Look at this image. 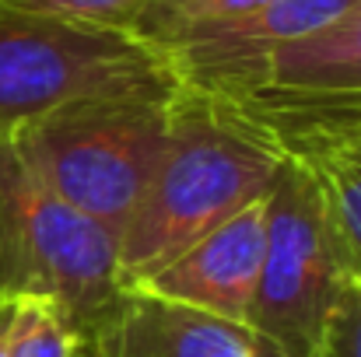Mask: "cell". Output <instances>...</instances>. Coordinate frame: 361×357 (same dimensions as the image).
Instances as JSON below:
<instances>
[{
  "instance_id": "obj_1",
  "label": "cell",
  "mask_w": 361,
  "mask_h": 357,
  "mask_svg": "<svg viewBox=\"0 0 361 357\" xmlns=\"http://www.w3.org/2000/svg\"><path fill=\"white\" fill-rule=\"evenodd\" d=\"M288 154L218 99L179 88L165 158L120 235V280L137 287L270 193Z\"/></svg>"
},
{
  "instance_id": "obj_2",
  "label": "cell",
  "mask_w": 361,
  "mask_h": 357,
  "mask_svg": "<svg viewBox=\"0 0 361 357\" xmlns=\"http://www.w3.org/2000/svg\"><path fill=\"white\" fill-rule=\"evenodd\" d=\"M123 291L120 238L60 200L18 147L0 140V301H42L88 344Z\"/></svg>"
},
{
  "instance_id": "obj_3",
  "label": "cell",
  "mask_w": 361,
  "mask_h": 357,
  "mask_svg": "<svg viewBox=\"0 0 361 357\" xmlns=\"http://www.w3.org/2000/svg\"><path fill=\"white\" fill-rule=\"evenodd\" d=\"M179 88L81 99L32 119L11 144L60 200L120 238L172 140Z\"/></svg>"
},
{
  "instance_id": "obj_4",
  "label": "cell",
  "mask_w": 361,
  "mask_h": 357,
  "mask_svg": "<svg viewBox=\"0 0 361 357\" xmlns=\"http://www.w3.org/2000/svg\"><path fill=\"white\" fill-rule=\"evenodd\" d=\"M169 88H179L176 67L133 32L92 28L0 4V140L81 99Z\"/></svg>"
},
{
  "instance_id": "obj_5",
  "label": "cell",
  "mask_w": 361,
  "mask_h": 357,
  "mask_svg": "<svg viewBox=\"0 0 361 357\" xmlns=\"http://www.w3.org/2000/svg\"><path fill=\"white\" fill-rule=\"evenodd\" d=\"M351 280L348 249L312 168L288 154L267 193V245L249 326L284 357H319L326 322Z\"/></svg>"
},
{
  "instance_id": "obj_6",
  "label": "cell",
  "mask_w": 361,
  "mask_h": 357,
  "mask_svg": "<svg viewBox=\"0 0 361 357\" xmlns=\"http://www.w3.org/2000/svg\"><path fill=\"white\" fill-rule=\"evenodd\" d=\"M211 99L291 158L361 147V4L277 49L239 92Z\"/></svg>"
},
{
  "instance_id": "obj_7",
  "label": "cell",
  "mask_w": 361,
  "mask_h": 357,
  "mask_svg": "<svg viewBox=\"0 0 361 357\" xmlns=\"http://www.w3.org/2000/svg\"><path fill=\"white\" fill-rule=\"evenodd\" d=\"M361 0H270L249 14L197 28L161 53L179 74V84L204 95H228L249 84L259 67L284 46L326 28Z\"/></svg>"
},
{
  "instance_id": "obj_8",
  "label": "cell",
  "mask_w": 361,
  "mask_h": 357,
  "mask_svg": "<svg viewBox=\"0 0 361 357\" xmlns=\"http://www.w3.org/2000/svg\"><path fill=\"white\" fill-rule=\"evenodd\" d=\"M263 245H267V196H259L256 203L221 221L214 232L197 238L186 252H179L169 266H161L133 291L183 301L249 326V308L263 266Z\"/></svg>"
},
{
  "instance_id": "obj_9",
  "label": "cell",
  "mask_w": 361,
  "mask_h": 357,
  "mask_svg": "<svg viewBox=\"0 0 361 357\" xmlns=\"http://www.w3.org/2000/svg\"><path fill=\"white\" fill-rule=\"evenodd\" d=\"M81 347L92 357H284L245 322L133 287L106 330Z\"/></svg>"
},
{
  "instance_id": "obj_10",
  "label": "cell",
  "mask_w": 361,
  "mask_h": 357,
  "mask_svg": "<svg viewBox=\"0 0 361 357\" xmlns=\"http://www.w3.org/2000/svg\"><path fill=\"white\" fill-rule=\"evenodd\" d=\"M334 214V225L351 259V277L361 284V147H334L302 158Z\"/></svg>"
},
{
  "instance_id": "obj_11",
  "label": "cell",
  "mask_w": 361,
  "mask_h": 357,
  "mask_svg": "<svg viewBox=\"0 0 361 357\" xmlns=\"http://www.w3.org/2000/svg\"><path fill=\"white\" fill-rule=\"evenodd\" d=\"M263 4H270V0H147L133 35L151 42L154 49H165L169 42H176L197 28L249 14Z\"/></svg>"
},
{
  "instance_id": "obj_12",
  "label": "cell",
  "mask_w": 361,
  "mask_h": 357,
  "mask_svg": "<svg viewBox=\"0 0 361 357\" xmlns=\"http://www.w3.org/2000/svg\"><path fill=\"white\" fill-rule=\"evenodd\" d=\"M11 357H78V337L42 301H18Z\"/></svg>"
},
{
  "instance_id": "obj_13",
  "label": "cell",
  "mask_w": 361,
  "mask_h": 357,
  "mask_svg": "<svg viewBox=\"0 0 361 357\" xmlns=\"http://www.w3.org/2000/svg\"><path fill=\"white\" fill-rule=\"evenodd\" d=\"M0 4L14 11L78 21L92 28H113V32H133L147 7V0H0Z\"/></svg>"
},
{
  "instance_id": "obj_14",
  "label": "cell",
  "mask_w": 361,
  "mask_h": 357,
  "mask_svg": "<svg viewBox=\"0 0 361 357\" xmlns=\"http://www.w3.org/2000/svg\"><path fill=\"white\" fill-rule=\"evenodd\" d=\"M319 357H361V284L351 280L326 322Z\"/></svg>"
},
{
  "instance_id": "obj_15",
  "label": "cell",
  "mask_w": 361,
  "mask_h": 357,
  "mask_svg": "<svg viewBox=\"0 0 361 357\" xmlns=\"http://www.w3.org/2000/svg\"><path fill=\"white\" fill-rule=\"evenodd\" d=\"M18 301H0V357H11V330H14Z\"/></svg>"
},
{
  "instance_id": "obj_16",
  "label": "cell",
  "mask_w": 361,
  "mask_h": 357,
  "mask_svg": "<svg viewBox=\"0 0 361 357\" xmlns=\"http://www.w3.org/2000/svg\"><path fill=\"white\" fill-rule=\"evenodd\" d=\"M78 357H92V354H88V351H85V347H81V344H78Z\"/></svg>"
}]
</instances>
